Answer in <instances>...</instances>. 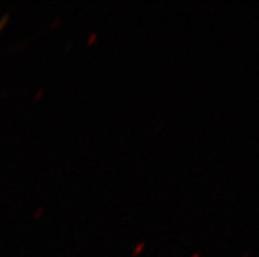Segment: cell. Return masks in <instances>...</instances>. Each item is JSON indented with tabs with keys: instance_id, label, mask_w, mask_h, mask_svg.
I'll use <instances>...</instances> for the list:
<instances>
[{
	"instance_id": "1",
	"label": "cell",
	"mask_w": 259,
	"mask_h": 257,
	"mask_svg": "<svg viewBox=\"0 0 259 257\" xmlns=\"http://www.w3.org/2000/svg\"><path fill=\"white\" fill-rule=\"evenodd\" d=\"M3 25H4V21H2V23H0V29L3 28Z\"/></svg>"
}]
</instances>
